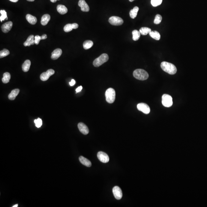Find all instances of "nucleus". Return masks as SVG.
<instances>
[{"instance_id": "f257e3e1", "label": "nucleus", "mask_w": 207, "mask_h": 207, "mask_svg": "<svg viewBox=\"0 0 207 207\" xmlns=\"http://www.w3.org/2000/svg\"><path fill=\"white\" fill-rule=\"evenodd\" d=\"M161 67L162 70L170 75H175L177 72L176 66L174 64L168 62L166 61L162 62L161 64Z\"/></svg>"}, {"instance_id": "f03ea898", "label": "nucleus", "mask_w": 207, "mask_h": 207, "mask_svg": "<svg viewBox=\"0 0 207 207\" xmlns=\"http://www.w3.org/2000/svg\"><path fill=\"white\" fill-rule=\"evenodd\" d=\"M133 76L136 79L140 80H147L149 78V74L147 72L142 69H136L133 72Z\"/></svg>"}, {"instance_id": "7ed1b4c3", "label": "nucleus", "mask_w": 207, "mask_h": 207, "mask_svg": "<svg viewBox=\"0 0 207 207\" xmlns=\"http://www.w3.org/2000/svg\"><path fill=\"white\" fill-rule=\"evenodd\" d=\"M109 58L108 55L107 54L103 53L94 60L93 63V65L96 67H98L107 62Z\"/></svg>"}, {"instance_id": "20e7f679", "label": "nucleus", "mask_w": 207, "mask_h": 207, "mask_svg": "<svg viewBox=\"0 0 207 207\" xmlns=\"http://www.w3.org/2000/svg\"><path fill=\"white\" fill-rule=\"evenodd\" d=\"M106 98L109 103H113L116 99V92L114 89L109 88L106 90L105 93Z\"/></svg>"}, {"instance_id": "39448f33", "label": "nucleus", "mask_w": 207, "mask_h": 207, "mask_svg": "<svg viewBox=\"0 0 207 207\" xmlns=\"http://www.w3.org/2000/svg\"><path fill=\"white\" fill-rule=\"evenodd\" d=\"M162 103L164 106L167 108L171 107L173 105L172 98L170 95L164 94L162 96Z\"/></svg>"}, {"instance_id": "423d86ee", "label": "nucleus", "mask_w": 207, "mask_h": 207, "mask_svg": "<svg viewBox=\"0 0 207 207\" xmlns=\"http://www.w3.org/2000/svg\"><path fill=\"white\" fill-rule=\"evenodd\" d=\"M109 22L111 25L115 26L120 25L124 23V21L122 18L117 16L111 17L109 19Z\"/></svg>"}, {"instance_id": "0eeeda50", "label": "nucleus", "mask_w": 207, "mask_h": 207, "mask_svg": "<svg viewBox=\"0 0 207 207\" xmlns=\"http://www.w3.org/2000/svg\"><path fill=\"white\" fill-rule=\"evenodd\" d=\"M137 108L139 111L142 112L145 114H149L150 113V108L146 104L144 103L139 104L137 105Z\"/></svg>"}, {"instance_id": "6e6552de", "label": "nucleus", "mask_w": 207, "mask_h": 207, "mask_svg": "<svg viewBox=\"0 0 207 207\" xmlns=\"http://www.w3.org/2000/svg\"><path fill=\"white\" fill-rule=\"evenodd\" d=\"M55 71L53 69H49L45 72L43 73L40 75V78L42 81H46L48 80L51 76L54 75Z\"/></svg>"}, {"instance_id": "1a4fd4ad", "label": "nucleus", "mask_w": 207, "mask_h": 207, "mask_svg": "<svg viewBox=\"0 0 207 207\" xmlns=\"http://www.w3.org/2000/svg\"><path fill=\"white\" fill-rule=\"evenodd\" d=\"M113 193L114 197L117 200H120L122 198V192L121 189L119 186L114 187L113 189Z\"/></svg>"}, {"instance_id": "9d476101", "label": "nucleus", "mask_w": 207, "mask_h": 207, "mask_svg": "<svg viewBox=\"0 0 207 207\" xmlns=\"http://www.w3.org/2000/svg\"><path fill=\"white\" fill-rule=\"evenodd\" d=\"M97 157L99 160L102 163H108L109 161V158L108 155L104 152H99L97 153Z\"/></svg>"}, {"instance_id": "9b49d317", "label": "nucleus", "mask_w": 207, "mask_h": 207, "mask_svg": "<svg viewBox=\"0 0 207 207\" xmlns=\"http://www.w3.org/2000/svg\"><path fill=\"white\" fill-rule=\"evenodd\" d=\"M78 6L81 8V10L82 11L85 12L89 11V6L86 3L85 0H80L78 2Z\"/></svg>"}, {"instance_id": "f8f14e48", "label": "nucleus", "mask_w": 207, "mask_h": 207, "mask_svg": "<svg viewBox=\"0 0 207 207\" xmlns=\"http://www.w3.org/2000/svg\"><path fill=\"white\" fill-rule=\"evenodd\" d=\"M13 23L11 21L5 23L2 26V30L4 33H8L10 31L12 28Z\"/></svg>"}, {"instance_id": "ddd939ff", "label": "nucleus", "mask_w": 207, "mask_h": 207, "mask_svg": "<svg viewBox=\"0 0 207 207\" xmlns=\"http://www.w3.org/2000/svg\"><path fill=\"white\" fill-rule=\"evenodd\" d=\"M78 128L81 132L84 135H87L89 133V130L88 128L84 123L80 122L78 124Z\"/></svg>"}, {"instance_id": "4468645a", "label": "nucleus", "mask_w": 207, "mask_h": 207, "mask_svg": "<svg viewBox=\"0 0 207 207\" xmlns=\"http://www.w3.org/2000/svg\"><path fill=\"white\" fill-rule=\"evenodd\" d=\"M79 25L76 23L73 24H67L65 25L64 27V30L65 32H69L71 31L73 29H77L78 28Z\"/></svg>"}, {"instance_id": "2eb2a0df", "label": "nucleus", "mask_w": 207, "mask_h": 207, "mask_svg": "<svg viewBox=\"0 0 207 207\" xmlns=\"http://www.w3.org/2000/svg\"><path fill=\"white\" fill-rule=\"evenodd\" d=\"M62 53V51L60 48H57L54 50L51 53V58L55 60L58 58Z\"/></svg>"}, {"instance_id": "dca6fc26", "label": "nucleus", "mask_w": 207, "mask_h": 207, "mask_svg": "<svg viewBox=\"0 0 207 207\" xmlns=\"http://www.w3.org/2000/svg\"><path fill=\"white\" fill-rule=\"evenodd\" d=\"M34 37L33 35H31L29 36L27 40L23 44L24 46L25 47L30 46L31 45L34 44L35 43H34Z\"/></svg>"}, {"instance_id": "f3484780", "label": "nucleus", "mask_w": 207, "mask_h": 207, "mask_svg": "<svg viewBox=\"0 0 207 207\" xmlns=\"http://www.w3.org/2000/svg\"><path fill=\"white\" fill-rule=\"evenodd\" d=\"M79 160L83 165L86 166L90 167V166H91L92 164L91 161L87 158H86L84 157L83 156H80L79 157Z\"/></svg>"}, {"instance_id": "a211bd4d", "label": "nucleus", "mask_w": 207, "mask_h": 207, "mask_svg": "<svg viewBox=\"0 0 207 207\" xmlns=\"http://www.w3.org/2000/svg\"><path fill=\"white\" fill-rule=\"evenodd\" d=\"M20 90L18 89H14L12 91L11 93L8 96V98L11 100H14L16 98V96L19 93Z\"/></svg>"}, {"instance_id": "6ab92c4d", "label": "nucleus", "mask_w": 207, "mask_h": 207, "mask_svg": "<svg viewBox=\"0 0 207 207\" xmlns=\"http://www.w3.org/2000/svg\"><path fill=\"white\" fill-rule=\"evenodd\" d=\"M26 18L28 22L32 25H34L37 22L36 17L29 14L27 15L26 16Z\"/></svg>"}, {"instance_id": "aec40b11", "label": "nucleus", "mask_w": 207, "mask_h": 207, "mask_svg": "<svg viewBox=\"0 0 207 207\" xmlns=\"http://www.w3.org/2000/svg\"><path fill=\"white\" fill-rule=\"evenodd\" d=\"M50 20V16L49 14H46L44 15L42 17V19H41V24L43 25H46L48 24Z\"/></svg>"}, {"instance_id": "412c9836", "label": "nucleus", "mask_w": 207, "mask_h": 207, "mask_svg": "<svg viewBox=\"0 0 207 207\" xmlns=\"http://www.w3.org/2000/svg\"><path fill=\"white\" fill-rule=\"evenodd\" d=\"M30 65L31 62L30 60L28 59L25 60L22 65V69L23 71L25 72H28L30 69Z\"/></svg>"}, {"instance_id": "4be33fe9", "label": "nucleus", "mask_w": 207, "mask_h": 207, "mask_svg": "<svg viewBox=\"0 0 207 207\" xmlns=\"http://www.w3.org/2000/svg\"><path fill=\"white\" fill-rule=\"evenodd\" d=\"M57 10L61 14L64 15L67 13V8L63 5H58L57 7Z\"/></svg>"}, {"instance_id": "5701e85b", "label": "nucleus", "mask_w": 207, "mask_h": 207, "mask_svg": "<svg viewBox=\"0 0 207 207\" xmlns=\"http://www.w3.org/2000/svg\"><path fill=\"white\" fill-rule=\"evenodd\" d=\"M139 11V8L138 7H135L133 9L131 10L130 12V16L132 19H134L136 18L137 16L138 11Z\"/></svg>"}, {"instance_id": "b1692460", "label": "nucleus", "mask_w": 207, "mask_h": 207, "mask_svg": "<svg viewBox=\"0 0 207 207\" xmlns=\"http://www.w3.org/2000/svg\"><path fill=\"white\" fill-rule=\"evenodd\" d=\"M150 36L153 39L157 40H160V34L157 31H151L149 33Z\"/></svg>"}, {"instance_id": "393cba45", "label": "nucleus", "mask_w": 207, "mask_h": 207, "mask_svg": "<svg viewBox=\"0 0 207 207\" xmlns=\"http://www.w3.org/2000/svg\"><path fill=\"white\" fill-rule=\"evenodd\" d=\"M11 75L9 73H5L3 74V77L2 78V81L3 83L5 84L9 83L11 79Z\"/></svg>"}, {"instance_id": "a878e982", "label": "nucleus", "mask_w": 207, "mask_h": 207, "mask_svg": "<svg viewBox=\"0 0 207 207\" xmlns=\"http://www.w3.org/2000/svg\"><path fill=\"white\" fill-rule=\"evenodd\" d=\"M93 45V42L91 40H86L83 43V46L85 50H88L92 47Z\"/></svg>"}, {"instance_id": "bb28decb", "label": "nucleus", "mask_w": 207, "mask_h": 207, "mask_svg": "<svg viewBox=\"0 0 207 207\" xmlns=\"http://www.w3.org/2000/svg\"><path fill=\"white\" fill-rule=\"evenodd\" d=\"M151 31H152V30H151V29L150 28L146 27H142L139 30L141 34H142L143 36H146Z\"/></svg>"}, {"instance_id": "cd10ccee", "label": "nucleus", "mask_w": 207, "mask_h": 207, "mask_svg": "<svg viewBox=\"0 0 207 207\" xmlns=\"http://www.w3.org/2000/svg\"><path fill=\"white\" fill-rule=\"evenodd\" d=\"M132 34L133 36L132 39L134 41H137L140 39L141 37L140 31L136 30H134L133 31Z\"/></svg>"}, {"instance_id": "c85d7f7f", "label": "nucleus", "mask_w": 207, "mask_h": 207, "mask_svg": "<svg viewBox=\"0 0 207 207\" xmlns=\"http://www.w3.org/2000/svg\"><path fill=\"white\" fill-rule=\"evenodd\" d=\"M0 13L1 14V16L0 17V20L1 22H3L4 20L7 19L8 17H7V12L5 10H1L0 11Z\"/></svg>"}, {"instance_id": "c756f323", "label": "nucleus", "mask_w": 207, "mask_h": 207, "mask_svg": "<svg viewBox=\"0 0 207 207\" xmlns=\"http://www.w3.org/2000/svg\"><path fill=\"white\" fill-rule=\"evenodd\" d=\"M10 54V52L8 50L4 49L0 51V58H3L6 57Z\"/></svg>"}, {"instance_id": "7c9ffc66", "label": "nucleus", "mask_w": 207, "mask_h": 207, "mask_svg": "<svg viewBox=\"0 0 207 207\" xmlns=\"http://www.w3.org/2000/svg\"><path fill=\"white\" fill-rule=\"evenodd\" d=\"M162 18L161 15L159 14H157L155 17L154 23L155 24H158L160 23L162 20Z\"/></svg>"}, {"instance_id": "2f4dec72", "label": "nucleus", "mask_w": 207, "mask_h": 207, "mask_svg": "<svg viewBox=\"0 0 207 207\" xmlns=\"http://www.w3.org/2000/svg\"><path fill=\"white\" fill-rule=\"evenodd\" d=\"M162 0H151V3L153 7H157L161 4Z\"/></svg>"}, {"instance_id": "473e14b6", "label": "nucleus", "mask_w": 207, "mask_h": 207, "mask_svg": "<svg viewBox=\"0 0 207 207\" xmlns=\"http://www.w3.org/2000/svg\"><path fill=\"white\" fill-rule=\"evenodd\" d=\"M34 122L37 128L40 127L42 125V120L39 118H38L37 119L34 120Z\"/></svg>"}, {"instance_id": "72a5a7b5", "label": "nucleus", "mask_w": 207, "mask_h": 207, "mask_svg": "<svg viewBox=\"0 0 207 207\" xmlns=\"http://www.w3.org/2000/svg\"><path fill=\"white\" fill-rule=\"evenodd\" d=\"M40 40H41V37L40 36H39L37 35V36H36L34 37V43H35L36 44H39Z\"/></svg>"}, {"instance_id": "f704fd0d", "label": "nucleus", "mask_w": 207, "mask_h": 207, "mask_svg": "<svg viewBox=\"0 0 207 207\" xmlns=\"http://www.w3.org/2000/svg\"><path fill=\"white\" fill-rule=\"evenodd\" d=\"M82 89H83V87H82V86H80V87H78V88L76 89V93L80 92L82 90Z\"/></svg>"}, {"instance_id": "c9c22d12", "label": "nucleus", "mask_w": 207, "mask_h": 207, "mask_svg": "<svg viewBox=\"0 0 207 207\" xmlns=\"http://www.w3.org/2000/svg\"><path fill=\"white\" fill-rule=\"evenodd\" d=\"M76 83V81L75 80H73V79H72L71 81V82H70L69 83V84L70 85V86H73Z\"/></svg>"}, {"instance_id": "e433bc0d", "label": "nucleus", "mask_w": 207, "mask_h": 207, "mask_svg": "<svg viewBox=\"0 0 207 207\" xmlns=\"http://www.w3.org/2000/svg\"><path fill=\"white\" fill-rule=\"evenodd\" d=\"M47 37V34H43V35H42V36L41 37V40H42L46 39Z\"/></svg>"}, {"instance_id": "4c0bfd02", "label": "nucleus", "mask_w": 207, "mask_h": 207, "mask_svg": "<svg viewBox=\"0 0 207 207\" xmlns=\"http://www.w3.org/2000/svg\"><path fill=\"white\" fill-rule=\"evenodd\" d=\"M11 2H14V3H16V2H18L19 0H9Z\"/></svg>"}, {"instance_id": "58836bf2", "label": "nucleus", "mask_w": 207, "mask_h": 207, "mask_svg": "<svg viewBox=\"0 0 207 207\" xmlns=\"http://www.w3.org/2000/svg\"><path fill=\"white\" fill-rule=\"evenodd\" d=\"M57 0H50L51 2L53 3H55L57 1Z\"/></svg>"}, {"instance_id": "ea45409f", "label": "nucleus", "mask_w": 207, "mask_h": 207, "mask_svg": "<svg viewBox=\"0 0 207 207\" xmlns=\"http://www.w3.org/2000/svg\"><path fill=\"white\" fill-rule=\"evenodd\" d=\"M18 205L17 204L15 205H14V206H12L13 207H18Z\"/></svg>"}, {"instance_id": "a19ab883", "label": "nucleus", "mask_w": 207, "mask_h": 207, "mask_svg": "<svg viewBox=\"0 0 207 207\" xmlns=\"http://www.w3.org/2000/svg\"><path fill=\"white\" fill-rule=\"evenodd\" d=\"M27 1H30V2H33L34 1V0H27Z\"/></svg>"}, {"instance_id": "79ce46f5", "label": "nucleus", "mask_w": 207, "mask_h": 207, "mask_svg": "<svg viewBox=\"0 0 207 207\" xmlns=\"http://www.w3.org/2000/svg\"><path fill=\"white\" fill-rule=\"evenodd\" d=\"M135 1V0H129V1L130 2H133V1Z\"/></svg>"}, {"instance_id": "37998d69", "label": "nucleus", "mask_w": 207, "mask_h": 207, "mask_svg": "<svg viewBox=\"0 0 207 207\" xmlns=\"http://www.w3.org/2000/svg\"><path fill=\"white\" fill-rule=\"evenodd\" d=\"M57 1H59V0H57Z\"/></svg>"}]
</instances>
